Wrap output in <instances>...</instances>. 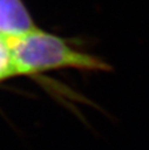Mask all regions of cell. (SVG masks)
Returning <instances> with one entry per match:
<instances>
[{
  "label": "cell",
  "instance_id": "cell-1",
  "mask_svg": "<svg viewBox=\"0 0 149 150\" xmlns=\"http://www.w3.org/2000/svg\"><path fill=\"white\" fill-rule=\"evenodd\" d=\"M2 38L11 53L15 76H31L60 69L81 71L111 69L110 64L99 56L81 50L68 40L38 27L23 34Z\"/></svg>",
  "mask_w": 149,
  "mask_h": 150
},
{
  "label": "cell",
  "instance_id": "cell-2",
  "mask_svg": "<svg viewBox=\"0 0 149 150\" xmlns=\"http://www.w3.org/2000/svg\"><path fill=\"white\" fill-rule=\"evenodd\" d=\"M35 28L21 0H0V35H19Z\"/></svg>",
  "mask_w": 149,
  "mask_h": 150
},
{
  "label": "cell",
  "instance_id": "cell-3",
  "mask_svg": "<svg viewBox=\"0 0 149 150\" xmlns=\"http://www.w3.org/2000/svg\"><path fill=\"white\" fill-rule=\"evenodd\" d=\"M12 76H15V73L11 59V53L4 38L0 35V82Z\"/></svg>",
  "mask_w": 149,
  "mask_h": 150
}]
</instances>
